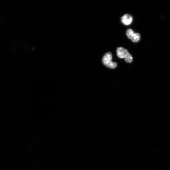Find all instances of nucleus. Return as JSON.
<instances>
[{"label": "nucleus", "mask_w": 170, "mask_h": 170, "mask_svg": "<svg viewBox=\"0 0 170 170\" xmlns=\"http://www.w3.org/2000/svg\"><path fill=\"white\" fill-rule=\"evenodd\" d=\"M116 54L120 58H125L130 54L127 50L121 47L116 49Z\"/></svg>", "instance_id": "obj_3"}, {"label": "nucleus", "mask_w": 170, "mask_h": 170, "mask_svg": "<svg viewBox=\"0 0 170 170\" xmlns=\"http://www.w3.org/2000/svg\"><path fill=\"white\" fill-rule=\"evenodd\" d=\"M125 61L127 63H131L133 61V58L132 56L129 54L125 58Z\"/></svg>", "instance_id": "obj_5"}, {"label": "nucleus", "mask_w": 170, "mask_h": 170, "mask_svg": "<svg viewBox=\"0 0 170 170\" xmlns=\"http://www.w3.org/2000/svg\"><path fill=\"white\" fill-rule=\"evenodd\" d=\"M112 55L110 52L106 53L103 56L102 59L103 64L106 67L110 68H114L117 66L116 62H112Z\"/></svg>", "instance_id": "obj_1"}, {"label": "nucleus", "mask_w": 170, "mask_h": 170, "mask_svg": "<svg viewBox=\"0 0 170 170\" xmlns=\"http://www.w3.org/2000/svg\"><path fill=\"white\" fill-rule=\"evenodd\" d=\"M126 35L128 38L134 42H137L140 39V35L138 33H135L131 29L127 30Z\"/></svg>", "instance_id": "obj_2"}, {"label": "nucleus", "mask_w": 170, "mask_h": 170, "mask_svg": "<svg viewBox=\"0 0 170 170\" xmlns=\"http://www.w3.org/2000/svg\"><path fill=\"white\" fill-rule=\"evenodd\" d=\"M121 21L123 24L125 25H129L132 22V17L129 14H125L123 15L121 18Z\"/></svg>", "instance_id": "obj_4"}]
</instances>
